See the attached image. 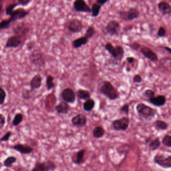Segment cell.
Here are the masks:
<instances>
[{
    "instance_id": "39",
    "label": "cell",
    "mask_w": 171,
    "mask_h": 171,
    "mask_svg": "<svg viewBox=\"0 0 171 171\" xmlns=\"http://www.w3.org/2000/svg\"><path fill=\"white\" fill-rule=\"evenodd\" d=\"M11 23L10 22L9 20H3L0 23V29H1V30L8 29L10 26Z\"/></svg>"
},
{
    "instance_id": "29",
    "label": "cell",
    "mask_w": 171,
    "mask_h": 171,
    "mask_svg": "<svg viewBox=\"0 0 171 171\" xmlns=\"http://www.w3.org/2000/svg\"><path fill=\"white\" fill-rule=\"evenodd\" d=\"M154 126L158 131H165L168 128V125L166 122L162 120H157L154 122Z\"/></svg>"
},
{
    "instance_id": "24",
    "label": "cell",
    "mask_w": 171,
    "mask_h": 171,
    "mask_svg": "<svg viewBox=\"0 0 171 171\" xmlns=\"http://www.w3.org/2000/svg\"><path fill=\"white\" fill-rule=\"evenodd\" d=\"M76 95L77 97L81 100H86L91 98V93L90 91L81 88L77 90Z\"/></svg>"
},
{
    "instance_id": "21",
    "label": "cell",
    "mask_w": 171,
    "mask_h": 171,
    "mask_svg": "<svg viewBox=\"0 0 171 171\" xmlns=\"http://www.w3.org/2000/svg\"><path fill=\"white\" fill-rule=\"evenodd\" d=\"M86 151V150L82 149L76 152L75 156L73 157L72 159L73 163L77 165L82 164L84 162V157Z\"/></svg>"
},
{
    "instance_id": "1",
    "label": "cell",
    "mask_w": 171,
    "mask_h": 171,
    "mask_svg": "<svg viewBox=\"0 0 171 171\" xmlns=\"http://www.w3.org/2000/svg\"><path fill=\"white\" fill-rule=\"evenodd\" d=\"M98 92L107 97L110 100H115L118 99L119 93L110 82L107 81H101L98 86Z\"/></svg>"
},
{
    "instance_id": "5",
    "label": "cell",
    "mask_w": 171,
    "mask_h": 171,
    "mask_svg": "<svg viewBox=\"0 0 171 171\" xmlns=\"http://www.w3.org/2000/svg\"><path fill=\"white\" fill-rule=\"evenodd\" d=\"M29 60L33 65L38 68L43 67L45 64L43 54L39 50H35L32 52L29 56Z\"/></svg>"
},
{
    "instance_id": "13",
    "label": "cell",
    "mask_w": 171,
    "mask_h": 171,
    "mask_svg": "<svg viewBox=\"0 0 171 171\" xmlns=\"http://www.w3.org/2000/svg\"><path fill=\"white\" fill-rule=\"evenodd\" d=\"M71 122L73 126L76 127H84L87 124V118L84 114L78 113L73 117Z\"/></svg>"
},
{
    "instance_id": "6",
    "label": "cell",
    "mask_w": 171,
    "mask_h": 171,
    "mask_svg": "<svg viewBox=\"0 0 171 171\" xmlns=\"http://www.w3.org/2000/svg\"><path fill=\"white\" fill-rule=\"evenodd\" d=\"M153 161L162 168H171V155L166 157L163 154L158 153L155 155Z\"/></svg>"
},
{
    "instance_id": "32",
    "label": "cell",
    "mask_w": 171,
    "mask_h": 171,
    "mask_svg": "<svg viewBox=\"0 0 171 171\" xmlns=\"http://www.w3.org/2000/svg\"><path fill=\"white\" fill-rule=\"evenodd\" d=\"M161 145V142L159 141V137H157L155 140H152L150 142L149 144V150L151 152L154 150H157L160 147Z\"/></svg>"
},
{
    "instance_id": "48",
    "label": "cell",
    "mask_w": 171,
    "mask_h": 171,
    "mask_svg": "<svg viewBox=\"0 0 171 171\" xmlns=\"http://www.w3.org/2000/svg\"><path fill=\"white\" fill-rule=\"evenodd\" d=\"M32 0H18L19 4L22 6H27Z\"/></svg>"
},
{
    "instance_id": "30",
    "label": "cell",
    "mask_w": 171,
    "mask_h": 171,
    "mask_svg": "<svg viewBox=\"0 0 171 171\" xmlns=\"http://www.w3.org/2000/svg\"><path fill=\"white\" fill-rule=\"evenodd\" d=\"M17 161V159L16 157L13 155L9 156L3 161V166L7 168H10L13 166V164L15 163Z\"/></svg>"
},
{
    "instance_id": "43",
    "label": "cell",
    "mask_w": 171,
    "mask_h": 171,
    "mask_svg": "<svg viewBox=\"0 0 171 171\" xmlns=\"http://www.w3.org/2000/svg\"><path fill=\"white\" fill-rule=\"evenodd\" d=\"M12 135V132L11 131H8L1 138V141L3 142V141H9L10 138Z\"/></svg>"
},
{
    "instance_id": "52",
    "label": "cell",
    "mask_w": 171,
    "mask_h": 171,
    "mask_svg": "<svg viewBox=\"0 0 171 171\" xmlns=\"http://www.w3.org/2000/svg\"><path fill=\"white\" fill-rule=\"evenodd\" d=\"M27 46L29 49H31L33 48V47L34 46V44H33V42L28 43Z\"/></svg>"
},
{
    "instance_id": "4",
    "label": "cell",
    "mask_w": 171,
    "mask_h": 171,
    "mask_svg": "<svg viewBox=\"0 0 171 171\" xmlns=\"http://www.w3.org/2000/svg\"><path fill=\"white\" fill-rule=\"evenodd\" d=\"M57 168V165L54 162L50 159L43 162H36L34 168L31 171H54Z\"/></svg>"
},
{
    "instance_id": "26",
    "label": "cell",
    "mask_w": 171,
    "mask_h": 171,
    "mask_svg": "<svg viewBox=\"0 0 171 171\" xmlns=\"http://www.w3.org/2000/svg\"><path fill=\"white\" fill-rule=\"evenodd\" d=\"M140 13L138 10L136 8H131L127 11V21H132L139 18Z\"/></svg>"
},
{
    "instance_id": "9",
    "label": "cell",
    "mask_w": 171,
    "mask_h": 171,
    "mask_svg": "<svg viewBox=\"0 0 171 171\" xmlns=\"http://www.w3.org/2000/svg\"><path fill=\"white\" fill-rule=\"evenodd\" d=\"M60 96L63 101L68 104H73L76 101V95L74 91L70 88H66L62 90Z\"/></svg>"
},
{
    "instance_id": "7",
    "label": "cell",
    "mask_w": 171,
    "mask_h": 171,
    "mask_svg": "<svg viewBox=\"0 0 171 171\" xmlns=\"http://www.w3.org/2000/svg\"><path fill=\"white\" fill-rule=\"evenodd\" d=\"M130 120L128 118L123 117L119 119H115L112 122L113 128L116 131H126L130 125Z\"/></svg>"
},
{
    "instance_id": "45",
    "label": "cell",
    "mask_w": 171,
    "mask_h": 171,
    "mask_svg": "<svg viewBox=\"0 0 171 171\" xmlns=\"http://www.w3.org/2000/svg\"><path fill=\"white\" fill-rule=\"evenodd\" d=\"M130 48L135 51H137L141 47V45L136 42H134L130 45Z\"/></svg>"
},
{
    "instance_id": "53",
    "label": "cell",
    "mask_w": 171,
    "mask_h": 171,
    "mask_svg": "<svg viewBox=\"0 0 171 171\" xmlns=\"http://www.w3.org/2000/svg\"><path fill=\"white\" fill-rule=\"evenodd\" d=\"M150 140H151V138H150V137H148V138H146L145 140L146 143H149V141L150 142Z\"/></svg>"
},
{
    "instance_id": "54",
    "label": "cell",
    "mask_w": 171,
    "mask_h": 171,
    "mask_svg": "<svg viewBox=\"0 0 171 171\" xmlns=\"http://www.w3.org/2000/svg\"><path fill=\"white\" fill-rule=\"evenodd\" d=\"M66 1H70L71 0H66Z\"/></svg>"
},
{
    "instance_id": "14",
    "label": "cell",
    "mask_w": 171,
    "mask_h": 171,
    "mask_svg": "<svg viewBox=\"0 0 171 171\" xmlns=\"http://www.w3.org/2000/svg\"><path fill=\"white\" fill-rule=\"evenodd\" d=\"M12 149L16 150L22 155L31 154L34 151V149L26 144H17L11 147Z\"/></svg>"
},
{
    "instance_id": "10",
    "label": "cell",
    "mask_w": 171,
    "mask_h": 171,
    "mask_svg": "<svg viewBox=\"0 0 171 171\" xmlns=\"http://www.w3.org/2000/svg\"><path fill=\"white\" fill-rule=\"evenodd\" d=\"M68 30L72 33H79L83 28V25L81 20L75 18L71 20L67 25Z\"/></svg>"
},
{
    "instance_id": "2",
    "label": "cell",
    "mask_w": 171,
    "mask_h": 171,
    "mask_svg": "<svg viewBox=\"0 0 171 171\" xmlns=\"http://www.w3.org/2000/svg\"><path fill=\"white\" fill-rule=\"evenodd\" d=\"M104 48L115 60L121 61L123 58L124 51L121 46L114 47L112 43L109 42L105 44Z\"/></svg>"
},
{
    "instance_id": "49",
    "label": "cell",
    "mask_w": 171,
    "mask_h": 171,
    "mask_svg": "<svg viewBox=\"0 0 171 171\" xmlns=\"http://www.w3.org/2000/svg\"><path fill=\"white\" fill-rule=\"evenodd\" d=\"M109 0H96V2L98 4H99L101 6H103L104 5V4H106Z\"/></svg>"
},
{
    "instance_id": "51",
    "label": "cell",
    "mask_w": 171,
    "mask_h": 171,
    "mask_svg": "<svg viewBox=\"0 0 171 171\" xmlns=\"http://www.w3.org/2000/svg\"><path fill=\"white\" fill-rule=\"evenodd\" d=\"M164 49H165V50L167 51V52H168L169 53L171 54V48L169 47L165 46L164 47Z\"/></svg>"
},
{
    "instance_id": "27",
    "label": "cell",
    "mask_w": 171,
    "mask_h": 171,
    "mask_svg": "<svg viewBox=\"0 0 171 171\" xmlns=\"http://www.w3.org/2000/svg\"><path fill=\"white\" fill-rule=\"evenodd\" d=\"M95 105V100L92 99H89L86 100L83 103V109L86 112H90L93 110Z\"/></svg>"
},
{
    "instance_id": "47",
    "label": "cell",
    "mask_w": 171,
    "mask_h": 171,
    "mask_svg": "<svg viewBox=\"0 0 171 171\" xmlns=\"http://www.w3.org/2000/svg\"><path fill=\"white\" fill-rule=\"evenodd\" d=\"M143 81V78L140 74H136L133 77V82L134 83H140Z\"/></svg>"
},
{
    "instance_id": "25",
    "label": "cell",
    "mask_w": 171,
    "mask_h": 171,
    "mask_svg": "<svg viewBox=\"0 0 171 171\" xmlns=\"http://www.w3.org/2000/svg\"><path fill=\"white\" fill-rule=\"evenodd\" d=\"M105 130L101 126H96L92 131V136L95 139H100L104 136Z\"/></svg>"
},
{
    "instance_id": "11",
    "label": "cell",
    "mask_w": 171,
    "mask_h": 171,
    "mask_svg": "<svg viewBox=\"0 0 171 171\" xmlns=\"http://www.w3.org/2000/svg\"><path fill=\"white\" fill-rule=\"evenodd\" d=\"M73 9L77 12L91 13V8L86 3L85 0H75L73 3Z\"/></svg>"
},
{
    "instance_id": "19",
    "label": "cell",
    "mask_w": 171,
    "mask_h": 171,
    "mask_svg": "<svg viewBox=\"0 0 171 171\" xmlns=\"http://www.w3.org/2000/svg\"><path fill=\"white\" fill-rule=\"evenodd\" d=\"M42 78L40 74H36L33 77L30 82V86L31 90H38L41 87Z\"/></svg>"
},
{
    "instance_id": "42",
    "label": "cell",
    "mask_w": 171,
    "mask_h": 171,
    "mask_svg": "<svg viewBox=\"0 0 171 171\" xmlns=\"http://www.w3.org/2000/svg\"><path fill=\"white\" fill-rule=\"evenodd\" d=\"M166 35V30L163 26H160L157 32V35L159 37H164Z\"/></svg>"
},
{
    "instance_id": "12",
    "label": "cell",
    "mask_w": 171,
    "mask_h": 171,
    "mask_svg": "<svg viewBox=\"0 0 171 171\" xmlns=\"http://www.w3.org/2000/svg\"><path fill=\"white\" fill-rule=\"evenodd\" d=\"M29 14V12L24 9L22 8H19L16 10H14L12 13L9 15L10 22L11 23L17 21L19 20H21L24 19Z\"/></svg>"
},
{
    "instance_id": "8",
    "label": "cell",
    "mask_w": 171,
    "mask_h": 171,
    "mask_svg": "<svg viewBox=\"0 0 171 171\" xmlns=\"http://www.w3.org/2000/svg\"><path fill=\"white\" fill-rule=\"evenodd\" d=\"M106 32L111 36L118 35L121 31V24L116 20H111L108 22L105 27Z\"/></svg>"
},
{
    "instance_id": "18",
    "label": "cell",
    "mask_w": 171,
    "mask_h": 171,
    "mask_svg": "<svg viewBox=\"0 0 171 171\" xmlns=\"http://www.w3.org/2000/svg\"><path fill=\"white\" fill-rule=\"evenodd\" d=\"M13 32L17 36H24L26 35L29 32V28L26 24L24 23H20L16 25L13 28Z\"/></svg>"
},
{
    "instance_id": "46",
    "label": "cell",
    "mask_w": 171,
    "mask_h": 171,
    "mask_svg": "<svg viewBox=\"0 0 171 171\" xmlns=\"http://www.w3.org/2000/svg\"><path fill=\"white\" fill-rule=\"evenodd\" d=\"M6 123V118L3 114H0V129L2 130Z\"/></svg>"
},
{
    "instance_id": "40",
    "label": "cell",
    "mask_w": 171,
    "mask_h": 171,
    "mask_svg": "<svg viewBox=\"0 0 171 171\" xmlns=\"http://www.w3.org/2000/svg\"><path fill=\"white\" fill-rule=\"evenodd\" d=\"M143 95L146 99H152L155 96V92L153 90L148 89V90H146L145 91Z\"/></svg>"
},
{
    "instance_id": "15",
    "label": "cell",
    "mask_w": 171,
    "mask_h": 171,
    "mask_svg": "<svg viewBox=\"0 0 171 171\" xmlns=\"http://www.w3.org/2000/svg\"><path fill=\"white\" fill-rule=\"evenodd\" d=\"M140 51L146 58L150 60V61L156 62L158 61V57L157 54L148 47H143L141 49Z\"/></svg>"
},
{
    "instance_id": "16",
    "label": "cell",
    "mask_w": 171,
    "mask_h": 171,
    "mask_svg": "<svg viewBox=\"0 0 171 171\" xmlns=\"http://www.w3.org/2000/svg\"><path fill=\"white\" fill-rule=\"evenodd\" d=\"M21 43L22 40L20 36L17 35L13 36L8 38L5 47L6 48H17L21 45Z\"/></svg>"
},
{
    "instance_id": "41",
    "label": "cell",
    "mask_w": 171,
    "mask_h": 171,
    "mask_svg": "<svg viewBox=\"0 0 171 171\" xmlns=\"http://www.w3.org/2000/svg\"><path fill=\"white\" fill-rule=\"evenodd\" d=\"M19 4H11L10 5L8 6L6 8V13L7 15H9L14 10L15 8H16L19 5Z\"/></svg>"
},
{
    "instance_id": "34",
    "label": "cell",
    "mask_w": 171,
    "mask_h": 171,
    "mask_svg": "<svg viewBox=\"0 0 171 171\" xmlns=\"http://www.w3.org/2000/svg\"><path fill=\"white\" fill-rule=\"evenodd\" d=\"M23 114L21 113H17L15 115L14 118L12 121V123L13 126L17 127L21 124L23 121Z\"/></svg>"
},
{
    "instance_id": "3",
    "label": "cell",
    "mask_w": 171,
    "mask_h": 171,
    "mask_svg": "<svg viewBox=\"0 0 171 171\" xmlns=\"http://www.w3.org/2000/svg\"><path fill=\"white\" fill-rule=\"evenodd\" d=\"M136 109L137 113L146 119H151L155 115V110L150 106L143 103L137 104Z\"/></svg>"
},
{
    "instance_id": "38",
    "label": "cell",
    "mask_w": 171,
    "mask_h": 171,
    "mask_svg": "<svg viewBox=\"0 0 171 171\" xmlns=\"http://www.w3.org/2000/svg\"><path fill=\"white\" fill-rule=\"evenodd\" d=\"M7 93L2 87L0 88V105H2L5 103Z\"/></svg>"
},
{
    "instance_id": "35",
    "label": "cell",
    "mask_w": 171,
    "mask_h": 171,
    "mask_svg": "<svg viewBox=\"0 0 171 171\" xmlns=\"http://www.w3.org/2000/svg\"><path fill=\"white\" fill-rule=\"evenodd\" d=\"M101 7L100 5L96 2L92 5L91 8V16L92 17H97L99 15Z\"/></svg>"
},
{
    "instance_id": "20",
    "label": "cell",
    "mask_w": 171,
    "mask_h": 171,
    "mask_svg": "<svg viewBox=\"0 0 171 171\" xmlns=\"http://www.w3.org/2000/svg\"><path fill=\"white\" fill-rule=\"evenodd\" d=\"M150 103L154 106L157 107H161L165 105L167 99L166 96L163 95H159L156 97H153L152 99H149Z\"/></svg>"
},
{
    "instance_id": "37",
    "label": "cell",
    "mask_w": 171,
    "mask_h": 171,
    "mask_svg": "<svg viewBox=\"0 0 171 171\" xmlns=\"http://www.w3.org/2000/svg\"><path fill=\"white\" fill-rule=\"evenodd\" d=\"M95 28L92 26H90L87 29L84 36L86 37H87L88 39H90L93 36V35H95Z\"/></svg>"
},
{
    "instance_id": "17",
    "label": "cell",
    "mask_w": 171,
    "mask_h": 171,
    "mask_svg": "<svg viewBox=\"0 0 171 171\" xmlns=\"http://www.w3.org/2000/svg\"><path fill=\"white\" fill-rule=\"evenodd\" d=\"M54 109L57 113L65 115L69 113L71 108L70 105H69L68 103L63 100L55 106Z\"/></svg>"
},
{
    "instance_id": "44",
    "label": "cell",
    "mask_w": 171,
    "mask_h": 171,
    "mask_svg": "<svg viewBox=\"0 0 171 171\" xmlns=\"http://www.w3.org/2000/svg\"><path fill=\"white\" fill-rule=\"evenodd\" d=\"M121 111L122 113H124L127 115H128L129 112H130V108L128 104H124V105L121 107Z\"/></svg>"
},
{
    "instance_id": "23",
    "label": "cell",
    "mask_w": 171,
    "mask_h": 171,
    "mask_svg": "<svg viewBox=\"0 0 171 171\" xmlns=\"http://www.w3.org/2000/svg\"><path fill=\"white\" fill-rule=\"evenodd\" d=\"M89 42V39L86 37L85 36L79 37L78 38L75 39L72 42V45L73 47L75 49L81 48L83 46L86 45Z\"/></svg>"
},
{
    "instance_id": "50",
    "label": "cell",
    "mask_w": 171,
    "mask_h": 171,
    "mask_svg": "<svg viewBox=\"0 0 171 171\" xmlns=\"http://www.w3.org/2000/svg\"><path fill=\"white\" fill-rule=\"evenodd\" d=\"M127 61L128 62V63L132 64L134 63V61H135V58L134 57H128L126 59Z\"/></svg>"
},
{
    "instance_id": "36",
    "label": "cell",
    "mask_w": 171,
    "mask_h": 171,
    "mask_svg": "<svg viewBox=\"0 0 171 171\" xmlns=\"http://www.w3.org/2000/svg\"><path fill=\"white\" fill-rule=\"evenodd\" d=\"M162 143L164 146L167 147H171V136L169 135H165L163 137Z\"/></svg>"
},
{
    "instance_id": "31",
    "label": "cell",
    "mask_w": 171,
    "mask_h": 171,
    "mask_svg": "<svg viewBox=\"0 0 171 171\" xmlns=\"http://www.w3.org/2000/svg\"><path fill=\"white\" fill-rule=\"evenodd\" d=\"M54 77L51 75H48L46 78V86L47 90L48 91L52 90L55 87V84L54 82Z\"/></svg>"
},
{
    "instance_id": "33",
    "label": "cell",
    "mask_w": 171,
    "mask_h": 171,
    "mask_svg": "<svg viewBox=\"0 0 171 171\" xmlns=\"http://www.w3.org/2000/svg\"><path fill=\"white\" fill-rule=\"evenodd\" d=\"M159 62L162 66H163L167 70H169V72H171V58H163L159 60Z\"/></svg>"
},
{
    "instance_id": "22",
    "label": "cell",
    "mask_w": 171,
    "mask_h": 171,
    "mask_svg": "<svg viewBox=\"0 0 171 171\" xmlns=\"http://www.w3.org/2000/svg\"><path fill=\"white\" fill-rule=\"evenodd\" d=\"M158 8L159 12L163 15H168L171 14V6L166 2L162 1L159 3Z\"/></svg>"
},
{
    "instance_id": "28",
    "label": "cell",
    "mask_w": 171,
    "mask_h": 171,
    "mask_svg": "<svg viewBox=\"0 0 171 171\" xmlns=\"http://www.w3.org/2000/svg\"><path fill=\"white\" fill-rule=\"evenodd\" d=\"M35 94V90H28L26 88H24L21 92V96L23 99L28 100L32 99Z\"/></svg>"
}]
</instances>
